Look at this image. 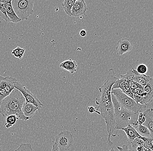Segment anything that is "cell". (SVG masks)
<instances>
[{"mask_svg": "<svg viewBox=\"0 0 153 151\" xmlns=\"http://www.w3.org/2000/svg\"><path fill=\"white\" fill-rule=\"evenodd\" d=\"M112 87L109 85H103L99 88L100 98H96V104L98 105L97 111L100 112V115L104 118L108 134L107 143L110 146L113 144L111 137L116 136L118 131L116 128L115 119L114 107L111 98Z\"/></svg>", "mask_w": 153, "mask_h": 151, "instance_id": "1", "label": "cell"}, {"mask_svg": "<svg viewBox=\"0 0 153 151\" xmlns=\"http://www.w3.org/2000/svg\"><path fill=\"white\" fill-rule=\"evenodd\" d=\"M25 98L19 90L14 88L7 97L2 101L0 105V113L6 118L11 114H14L19 119L27 121L29 119L24 115L22 108L25 102Z\"/></svg>", "mask_w": 153, "mask_h": 151, "instance_id": "2", "label": "cell"}, {"mask_svg": "<svg viewBox=\"0 0 153 151\" xmlns=\"http://www.w3.org/2000/svg\"><path fill=\"white\" fill-rule=\"evenodd\" d=\"M112 101L114 107L115 119L117 130L131 125L135 128L138 126L139 113H136L123 107L111 94Z\"/></svg>", "mask_w": 153, "mask_h": 151, "instance_id": "3", "label": "cell"}, {"mask_svg": "<svg viewBox=\"0 0 153 151\" xmlns=\"http://www.w3.org/2000/svg\"><path fill=\"white\" fill-rule=\"evenodd\" d=\"M111 94L123 107L134 113H139L145 107V105L136 102L133 99L125 95L120 89H112Z\"/></svg>", "mask_w": 153, "mask_h": 151, "instance_id": "4", "label": "cell"}, {"mask_svg": "<svg viewBox=\"0 0 153 151\" xmlns=\"http://www.w3.org/2000/svg\"><path fill=\"white\" fill-rule=\"evenodd\" d=\"M35 0H11L12 8L16 15L22 20H27L33 12Z\"/></svg>", "mask_w": 153, "mask_h": 151, "instance_id": "5", "label": "cell"}, {"mask_svg": "<svg viewBox=\"0 0 153 151\" xmlns=\"http://www.w3.org/2000/svg\"><path fill=\"white\" fill-rule=\"evenodd\" d=\"M18 81L11 77H3L0 75V105L1 103L14 90V83Z\"/></svg>", "mask_w": 153, "mask_h": 151, "instance_id": "6", "label": "cell"}, {"mask_svg": "<svg viewBox=\"0 0 153 151\" xmlns=\"http://www.w3.org/2000/svg\"><path fill=\"white\" fill-rule=\"evenodd\" d=\"M55 143L61 151H68L73 144L72 134L69 131H62L55 137Z\"/></svg>", "mask_w": 153, "mask_h": 151, "instance_id": "7", "label": "cell"}, {"mask_svg": "<svg viewBox=\"0 0 153 151\" xmlns=\"http://www.w3.org/2000/svg\"><path fill=\"white\" fill-rule=\"evenodd\" d=\"M14 87L21 92L26 102L33 104L38 107L39 110L44 106L42 103L38 99V98L19 82L17 81L14 83Z\"/></svg>", "mask_w": 153, "mask_h": 151, "instance_id": "8", "label": "cell"}, {"mask_svg": "<svg viewBox=\"0 0 153 151\" xmlns=\"http://www.w3.org/2000/svg\"><path fill=\"white\" fill-rule=\"evenodd\" d=\"M132 49V44L128 38H127L120 39L117 42L115 48L117 54L119 56H121L128 52L131 51Z\"/></svg>", "mask_w": 153, "mask_h": 151, "instance_id": "9", "label": "cell"}, {"mask_svg": "<svg viewBox=\"0 0 153 151\" xmlns=\"http://www.w3.org/2000/svg\"><path fill=\"white\" fill-rule=\"evenodd\" d=\"M87 8L85 0H78L76 1L71 10V17H79L85 15Z\"/></svg>", "mask_w": 153, "mask_h": 151, "instance_id": "10", "label": "cell"}, {"mask_svg": "<svg viewBox=\"0 0 153 151\" xmlns=\"http://www.w3.org/2000/svg\"><path fill=\"white\" fill-rule=\"evenodd\" d=\"M120 89L125 95L133 99V94L127 82V80L123 78L118 79L113 86L112 89Z\"/></svg>", "mask_w": 153, "mask_h": 151, "instance_id": "11", "label": "cell"}, {"mask_svg": "<svg viewBox=\"0 0 153 151\" xmlns=\"http://www.w3.org/2000/svg\"><path fill=\"white\" fill-rule=\"evenodd\" d=\"M153 98V79L151 78L148 83L143 86V99L141 104H147Z\"/></svg>", "mask_w": 153, "mask_h": 151, "instance_id": "12", "label": "cell"}, {"mask_svg": "<svg viewBox=\"0 0 153 151\" xmlns=\"http://www.w3.org/2000/svg\"><path fill=\"white\" fill-rule=\"evenodd\" d=\"M145 117V121L143 124L148 128L151 133V136L153 138V109H148L143 112Z\"/></svg>", "mask_w": 153, "mask_h": 151, "instance_id": "13", "label": "cell"}, {"mask_svg": "<svg viewBox=\"0 0 153 151\" xmlns=\"http://www.w3.org/2000/svg\"><path fill=\"white\" fill-rule=\"evenodd\" d=\"M120 130H123L125 133L128 137V142L130 143L135 138H139L140 136L135 128L131 125H129L126 127L120 129Z\"/></svg>", "mask_w": 153, "mask_h": 151, "instance_id": "14", "label": "cell"}, {"mask_svg": "<svg viewBox=\"0 0 153 151\" xmlns=\"http://www.w3.org/2000/svg\"><path fill=\"white\" fill-rule=\"evenodd\" d=\"M24 115L30 119L34 115L37 110H39V108L33 104L25 102L22 108Z\"/></svg>", "mask_w": 153, "mask_h": 151, "instance_id": "15", "label": "cell"}, {"mask_svg": "<svg viewBox=\"0 0 153 151\" xmlns=\"http://www.w3.org/2000/svg\"><path fill=\"white\" fill-rule=\"evenodd\" d=\"M4 5L6 9L7 14L10 20V23H18L22 21V19H20L14 12L11 2L5 4Z\"/></svg>", "mask_w": 153, "mask_h": 151, "instance_id": "16", "label": "cell"}, {"mask_svg": "<svg viewBox=\"0 0 153 151\" xmlns=\"http://www.w3.org/2000/svg\"><path fill=\"white\" fill-rule=\"evenodd\" d=\"M138 74L139 73L136 70H134L132 68L127 71V73L125 74L120 75V78H123L125 79L136 82L137 79Z\"/></svg>", "mask_w": 153, "mask_h": 151, "instance_id": "17", "label": "cell"}, {"mask_svg": "<svg viewBox=\"0 0 153 151\" xmlns=\"http://www.w3.org/2000/svg\"><path fill=\"white\" fill-rule=\"evenodd\" d=\"M78 0H64L62 6L67 15L71 17V10L76 1Z\"/></svg>", "mask_w": 153, "mask_h": 151, "instance_id": "18", "label": "cell"}, {"mask_svg": "<svg viewBox=\"0 0 153 151\" xmlns=\"http://www.w3.org/2000/svg\"><path fill=\"white\" fill-rule=\"evenodd\" d=\"M136 129L142 137H152L151 133L148 128L141 124H138V126L135 128Z\"/></svg>", "mask_w": 153, "mask_h": 151, "instance_id": "19", "label": "cell"}, {"mask_svg": "<svg viewBox=\"0 0 153 151\" xmlns=\"http://www.w3.org/2000/svg\"><path fill=\"white\" fill-rule=\"evenodd\" d=\"M19 119V118L14 114H11L7 116L6 118V122L5 124L6 128L8 129L12 127L17 123Z\"/></svg>", "mask_w": 153, "mask_h": 151, "instance_id": "20", "label": "cell"}, {"mask_svg": "<svg viewBox=\"0 0 153 151\" xmlns=\"http://www.w3.org/2000/svg\"><path fill=\"white\" fill-rule=\"evenodd\" d=\"M151 78L152 77L150 76L139 74L137 79L136 83L140 84L143 87L147 84Z\"/></svg>", "mask_w": 153, "mask_h": 151, "instance_id": "21", "label": "cell"}, {"mask_svg": "<svg viewBox=\"0 0 153 151\" xmlns=\"http://www.w3.org/2000/svg\"><path fill=\"white\" fill-rule=\"evenodd\" d=\"M0 17L4 20L7 23H10V20L7 14L6 9L4 4L0 3Z\"/></svg>", "mask_w": 153, "mask_h": 151, "instance_id": "22", "label": "cell"}, {"mask_svg": "<svg viewBox=\"0 0 153 151\" xmlns=\"http://www.w3.org/2000/svg\"><path fill=\"white\" fill-rule=\"evenodd\" d=\"M14 151H34L30 143H22Z\"/></svg>", "mask_w": 153, "mask_h": 151, "instance_id": "23", "label": "cell"}, {"mask_svg": "<svg viewBox=\"0 0 153 151\" xmlns=\"http://www.w3.org/2000/svg\"><path fill=\"white\" fill-rule=\"evenodd\" d=\"M139 138L142 139L144 143H145V144H146L147 146L151 150L153 151V145L152 143L153 138H152V137H142L141 136H140Z\"/></svg>", "mask_w": 153, "mask_h": 151, "instance_id": "24", "label": "cell"}, {"mask_svg": "<svg viewBox=\"0 0 153 151\" xmlns=\"http://www.w3.org/2000/svg\"><path fill=\"white\" fill-rule=\"evenodd\" d=\"M77 64L75 60H72L70 59V61L69 66L68 72H69L71 74H74L76 73V68H77Z\"/></svg>", "mask_w": 153, "mask_h": 151, "instance_id": "25", "label": "cell"}, {"mask_svg": "<svg viewBox=\"0 0 153 151\" xmlns=\"http://www.w3.org/2000/svg\"><path fill=\"white\" fill-rule=\"evenodd\" d=\"M148 68L145 64H139L137 67V71L140 74H145L148 72Z\"/></svg>", "mask_w": 153, "mask_h": 151, "instance_id": "26", "label": "cell"}, {"mask_svg": "<svg viewBox=\"0 0 153 151\" xmlns=\"http://www.w3.org/2000/svg\"><path fill=\"white\" fill-rule=\"evenodd\" d=\"M70 61V59H68V60L63 62L59 65V67L62 70L68 71Z\"/></svg>", "mask_w": 153, "mask_h": 151, "instance_id": "27", "label": "cell"}, {"mask_svg": "<svg viewBox=\"0 0 153 151\" xmlns=\"http://www.w3.org/2000/svg\"><path fill=\"white\" fill-rule=\"evenodd\" d=\"M127 82L129 86H130L131 90H132V91H133V90L134 89H136V88L138 87L140 85V84H139V83H137L133 81L127 80Z\"/></svg>", "mask_w": 153, "mask_h": 151, "instance_id": "28", "label": "cell"}, {"mask_svg": "<svg viewBox=\"0 0 153 151\" xmlns=\"http://www.w3.org/2000/svg\"><path fill=\"white\" fill-rule=\"evenodd\" d=\"M145 121V117L143 114V112H140L139 113L137 122L138 124L143 125Z\"/></svg>", "mask_w": 153, "mask_h": 151, "instance_id": "29", "label": "cell"}, {"mask_svg": "<svg viewBox=\"0 0 153 151\" xmlns=\"http://www.w3.org/2000/svg\"><path fill=\"white\" fill-rule=\"evenodd\" d=\"M11 54L14 55L15 57L19 59H21L20 54H19V47H18L16 48L15 49L13 50L11 52Z\"/></svg>", "mask_w": 153, "mask_h": 151, "instance_id": "30", "label": "cell"}, {"mask_svg": "<svg viewBox=\"0 0 153 151\" xmlns=\"http://www.w3.org/2000/svg\"><path fill=\"white\" fill-rule=\"evenodd\" d=\"M117 149L119 151H132L129 149L128 146L127 145H123L122 147L117 146Z\"/></svg>", "mask_w": 153, "mask_h": 151, "instance_id": "31", "label": "cell"}, {"mask_svg": "<svg viewBox=\"0 0 153 151\" xmlns=\"http://www.w3.org/2000/svg\"><path fill=\"white\" fill-rule=\"evenodd\" d=\"M88 110L89 112L90 113H94V112H95V113H97V114H100V113H99V112H98L96 110L95 107H88Z\"/></svg>", "mask_w": 153, "mask_h": 151, "instance_id": "32", "label": "cell"}, {"mask_svg": "<svg viewBox=\"0 0 153 151\" xmlns=\"http://www.w3.org/2000/svg\"><path fill=\"white\" fill-rule=\"evenodd\" d=\"M51 151H61L59 148L57 146V144L54 142H53L52 148Z\"/></svg>", "mask_w": 153, "mask_h": 151, "instance_id": "33", "label": "cell"}, {"mask_svg": "<svg viewBox=\"0 0 153 151\" xmlns=\"http://www.w3.org/2000/svg\"><path fill=\"white\" fill-rule=\"evenodd\" d=\"M19 51L20 58H21V59H22V58L23 57L24 54H25V50L19 47Z\"/></svg>", "mask_w": 153, "mask_h": 151, "instance_id": "34", "label": "cell"}, {"mask_svg": "<svg viewBox=\"0 0 153 151\" xmlns=\"http://www.w3.org/2000/svg\"><path fill=\"white\" fill-rule=\"evenodd\" d=\"M79 34H80L81 37H84L86 36L87 32H86V31L85 30L82 29L80 31Z\"/></svg>", "mask_w": 153, "mask_h": 151, "instance_id": "35", "label": "cell"}, {"mask_svg": "<svg viewBox=\"0 0 153 151\" xmlns=\"http://www.w3.org/2000/svg\"><path fill=\"white\" fill-rule=\"evenodd\" d=\"M11 0H1L0 3L5 4L11 2Z\"/></svg>", "mask_w": 153, "mask_h": 151, "instance_id": "36", "label": "cell"}, {"mask_svg": "<svg viewBox=\"0 0 153 151\" xmlns=\"http://www.w3.org/2000/svg\"><path fill=\"white\" fill-rule=\"evenodd\" d=\"M109 151H115L114 149L113 148H112Z\"/></svg>", "mask_w": 153, "mask_h": 151, "instance_id": "37", "label": "cell"}, {"mask_svg": "<svg viewBox=\"0 0 153 151\" xmlns=\"http://www.w3.org/2000/svg\"><path fill=\"white\" fill-rule=\"evenodd\" d=\"M152 143H153V142H152Z\"/></svg>", "mask_w": 153, "mask_h": 151, "instance_id": "38", "label": "cell"}, {"mask_svg": "<svg viewBox=\"0 0 153 151\" xmlns=\"http://www.w3.org/2000/svg\"><path fill=\"white\" fill-rule=\"evenodd\" d=\"M1 0H0V2H1Z\"/></svg>", "mask_w": 153, "mask_h": 151, "instance_id": "39", "label": "cell"}, {"mask_svg": "<svg viewBox=\"0 0 153 151\" xmlns=\"http://www.w3.org/2000/svg\"></svg>", "mask_w": 153, "mask_h": 151, "instance_id": "40", "label": "cell"}]
</instances>
